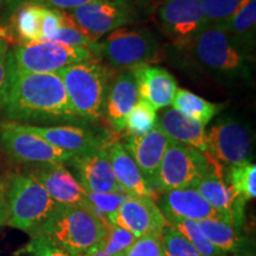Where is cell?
I'll return each mask as SVG.
<instances>
[{
	"instance_id": "32",
	"label": "cell",
	"mask_w": 256,
	"mask_h": 256,
	"mask_svg": "<svg viewBox=\"0 0 256 256\" xmlns=\"http://www.w3.org/2000/svg\"><path fill=\"white\" fill-rule=\"evenodd\" d=\"M128 194L124 192H89L87 200L89 208L94 211L106 224H110L113 217Z\"/></svg>"
},
{
	"instance_id": "38",
	"label": "cell",
	"mask_w": 256,
	"mask_h": 256,
	"mask_svg": "<svg viewBox=\"0 0 256 256\" xmlns=\"http://www.w3.org/2000/svg\"><path fill=\"white\" fill-rule=\"evenodd\" d=\"M32 2L46 6V8L60 10V11H72L74 8H81V6L95 2H104V0H32Z\"/></svg>"
},
{
	"instance_id": "22",
	"label": "cell",
	"mask_w": 256,
	"mask_h": 256,
	"mask_svg": "<svg viewBox=\"0 0 256 256\" xmlns=\"http://www.w3.org/2000/svg\"><path fill=\"white\" fill-rule=\"evenodd\" d=\"M158 128L168 139L194 147L203 153L208 159L217 164L208 151L206 130L204 124L188 119L178 110L170 108L160 113L158 116Z\"/></svg>"
},
{
	"instance_id": "24",
	"label": "cell",
	"mask_w": 256,
	"mask_h": 256,
	"mask_svg": "<svg viewBox=\"0 0 256 256\" xmlns=\"http://www.w3.org/2000/svg\"><path fill=\"white\" fill-rule=\"evenodd\" d=\"M218 28L250 52L256 34V0H243L235 14Z\"/></svg>"
},
{
	"instance_id": "36",
	"label": "cell",
	"mask_w": 256,
	"mask_h": 256,
	"mask_svg": "<svg viewBox=\"0 0 256 256\" xmlns=\"http://www.w3.org/2000/svg\"><path fill=\"white\" fill-rule=\"evenodd\" d=\"M160 234H146L136 238L124 256H165Z\"/></svg>"
},
{
	"instance_id": "17",
	"label": "cell",
	"mask_w": 256,
	"mask_h": 256,
	"mask_svg": "<svg viewBox=\"0 0 256 256\" xmlns=\"http://www.w3.org/2000/svg\"><path fill=\"white\" fill-rule=\"evenodd\" d=\"M168 140V138L156 127L152 132L144 136H126L122 144L136 162L145 180L154 191L159 168Z\"/></svg>"
},
{
	"instance_id": "2",
	"label": "cell",
	"mask_w": 256,
	"mask_h": 256,
	"mask_svg": "<svg viewBox=\"0 0 256 256\" xmlns=\"http://www.w3.org/2000/svg\"><path fill=\"white\" fill-rule=\"evenodd\" d=\"M204 72L223 80L250 78L249 51L236 43L223 28L206 25L186 49Z\"/></svg>"
},
{
	"instance_id": "6",
	"label": "cell",
	"mask_w": 256,
	"mask_h": 256,
	"mask_svg": "<svg viewBox=\"0 0 256 256\" xmlns=\"http://www.w3.org/2000/svg\"><path fill=\"white\" fill-rule=\"evenodd\" d=\"M98 58H104L115 69H136L150 66L160 55V46L147 28H120L98 42Z\"/></svg>"
},
{
	"instance_id": "19",
	"label": "cell",
	"mask_w": 256,
	"mask_h": 256,
	"mask_svg": "<svg viewBox=\"0 0 256 256\" xmlns=\"http://www.w3.org/2000/svg\"><path fill=\"white\" fill-rule=\"evenodd\" d=\"M198 194L209 206L216 210L224 220L235 224L238 228L242 224L246 203L238 200L232 188L215 171L206 174L196 186Z\"/></svg>"
},
{
	"instance_id": "42",
	"label": "cell",
	"mask_w": 256,
	"mask_h": 256,
	"mask_svg": "<svg viewBox=\"0 0 256 256\" xmlns=\"http://www.w3.org/2000/svg\"><path fill=\"white\" fill-rule=\"evenodd\" d=\"M86 256H112V255L107 254V252H104L102 250V249L100 248V246H98V248L92 249V250L90 252H88V254L86 255Z\"/></svg>"
},
{
	"instance_id": "15",
	"label": "cell",
	"mask_w": 256,
	"mask_h": 256,
	"mask_svg": "<svg viewBox=\"0 0 256 256\" xmlns=\"http://www.w3.org/2000/svg\"><path fill=\"white\" fill-rule=\"evenodd\" d=\"M69 164L75 170L74 176L86 191L124 192L114 177L104 146L84 154L75 156Z\"/></svg>"
},
{
	"instance_id": "14",
	"label": "cell",
	"mask_w": 256,
	"mask_h": 256,
	"mask_svg": "<svg viewBox=\"0 0 256 256\" xmlns=\"http://www.w3.org/2000/svg\"><path fill=\"white\" fill-rule=\"evenodd\" d=\"M112 223L126 229L136 238L146 234L162 232L166 220L158 204L151 197L127 196Z\"/></svg>"
},
{
	"instance_id": "16",
	"label": "cell",
	"mask_w": 256,
	"mask_h": 256,
	"mask_svg": "<svg viewBox=\"0 0 256 256\" xmlns=\"http://www.w3.org/2000/svg\"><path fill=\"white\" fill-rule=\"evenodd\" d=\"M16 126L25 132L34 134L49 142L50 145L72 153L74 156L84 154L102 147L101 140L84 128L74 124H60V126H37L14 122Z\"/></svg>"
},
{
	"instance_id": "30",
	"label": "cell",
	"mask_w": 256,
	"mask_h": 256,
	"mask_svg": "<svg viewBox=\"0 0 256 256\" xmlns=\"http://www.w3.org/2000/svg\"><path fill=\"white\" fill-rule=\"evenodd\" d=\"M165 220L166 223L177 229L197 249L202 256H224V252L217 249L204 236L197 222L184 218H176V217H168Z\"/></svg>"
},
{
	"instance_id": "33",
	"label": "cell",
	"mask_w": 256,
	"mask_h": 256,
	"mask_svg": "<svg viewBox=\"0 0 256 256\" xmlns=\"http://www.w3.org/2000/svg\"><path fill=\"white\" fill-rule=\"evenodd\" d=\"M106 229L107 232L100 248L112 256H124L128 249L136 241V238L133 234L113 223L108 224Z\"/></svg>"
},
{
	"instance_id": "23",
	"label": "cell",
	"mask_w": 256,
	"mask_h": 256,
	"mask_svg": "<svg viewBox=\"0 0 256 256\" xmlns=\"http://www.w3.org/2000/svg\"><path fill=\"white\" fill-rule=\"evenodd\" d=\"M139 98L136 81L130 72L121 74L108 86L104 112L114 130H124V120Z\"/></svg>"
},
{
	"instance_id": "41",
	"label": "cell",
	"mask_w": 256,
	"mask_h": 256,
	"mask_svg": "<svg viewBox=\"0 0 256 256\" xmlns=\"http://www.w3.org/2000/svg\"><path fill=\"white\" fill-rule=\"evenodd\" d=\"M8 206H6V202H4V203H0V226L8 224Z\"/></svg>"
},
{
	"instance_id": "21",
	"label": "cell",
	"mask_w": 256,
	"mask_h": 256,
	"mask_svg": "<svg viewBox=\"0 0 256 256\" xmlns=\"http://www.w3.org/2000/svg\"><path fill=\"white\" fill-rule=\"evenodd\" d=\"M106 151L108 153L114 177L124 194L128 196L151 197L154 200V190L145 180L122 142L110 144Z\"/></svg>"
},
{
	"instance_id": "9",
	"label": "cell",
	"mask_w": 256,
	"mask_h": 256,
	"mask_svg": "<svg viewBox=\"0 0 256 256\" xmlns=\"http://www.w3.org/2000/svg\"><path fill=\"white\" fill-rule=\"evenodd\" d=\"M208 151L220 166L252 162V132L250 127L235 116L220 118L206 132Z\"/></svg>"
},
{
	"instance_id": "39",
	"label": "cell",
	"mask_w": 256,
	"mask_h": 256,
	"mask_svg": "<svg viewBox=\"0 0 256 256\" xmlns=\"http://www.w3.org/2000/svg\"><path fill=\"white\" fill-rule=\"evenodd\" d=\"M10 80V66L8 60V54L0 57V110L4 102L6 90H8Z\"/></svg>"
},
{
	"instance_id": "35",
	"label": "cell",
	"mask_w": 256,
	"mask_h": 256,
	"mask_svg": "<svg viewBox=\"0 0 256 256\" xmlns=\"http://www.w3.org/2000/svg\"><path fill=\"white\" fill-rule=\"evenodd\" d=\"M160 235L165 256H202L197 249L170 224L162 228Z\"/></svg>"
},
{
	"instance_id": "5",
	"label": "cell",
	"mask_w": 256,
	"mask_h": 256,
	"mask_svg": "<svg viewBox=\"0 0 256 256\" xmlns=\"http://www.w3.org/2000/svg\"><path fill=\"white\" fill-rule=\"evenodd\" d=\"M6 206L8 226L31 235L42 228L58 206L42 184L28 174H12L8 178Z\"/></svg>"
},
{
	"instance_id": "4",
	"label": "cell",
	"mask_w": 256,
	"mask_h": 256,
	"mask_svg": "<svg viewBox=\"0 0 256 256\" xmlns=\"http://www.w3.org/2000/svg\"><path fill=\"white\" fill-rule=\"evenodd\" d=\"M62 80L76 116L96 121L104 113L110 74L96 60L76 63L56 72Z\"/></svg>"
},
{
	"instance_id": "43",
	"label": "cell",
	"mask_w": 256,
	"mask_h": 256,
	"mask_svg": "<svg viewBox=\"0 0 256 256\" xmlns=\"http://www.w3.org/2000/svg\"><path fill=\"white\" fill-rule=\"evenodd\" d=\"M6 202V183L0 180V203Z\"/></svg>"
},
{
	"instance_id": "1",
	"label": "cell",
	"mask_w": 256,
	"mask_h": 256,
	"mask_svg": "<svg viewBox=\"0 0 256 256\" xmlns=\"http://www.w3.org/2000/svg\"><path fill=\"white\" fill-rule=\"evenodd\" d=\"M0 112L12 122H69L78 119L57 74L20 72L11 66Z\"/></svg>"
},
{
	"instance_id": "25",
	"label": "cell",
	"mask_w": 256,
	"mask_h": 256,
	"mask_svg": "<svg viewBox=\"0 0 256 256\" xmlns=\"http://www.w3.org/2000/svg\"><path fill=\"white\" fill-rule=\"evenodd\" d=\"M171 106L174 110H178L188 119L197 121L204 126L209 124L224 107L223 104H212L183 88L177 89Z\"/></svg>"
},
{
	"instance_id": "27",
	"label": "cell",
	"mask_w": 256,
	"mask_h": 256,
	"mask_svg": "<svg viewBox=\"0 0 256 256\" xmlns=\"http://www.w3.org/2000/svg\"><path fill=\"white\" fill-rule=\"evenodd\" d=\"M46 6L30 2L16 10L14 31L22 44L42 40V25Z\"/></svg>"
},
{
	"instance_id": "13",
	"label": "cell",
	"mask_w": 256,
	"mask_h": 256,
	"mask_svg": "<svg viewBox=\"0 0 256 256\" xmlns=\"http://www.w3.org/2000/svg\"><path fill=\"white\" fill-rule=\"evenodd\" d=\"M28 174L42 184L57 206L89 208L87 191L64 164L40 165Z\"/></svg>"
},
{
	"instance_id": "45",
	"label": "cell",
	"mask_w": 256,
	"mask_h": 256,
	"mask_svg": "<svg viewBox=\"0 0 256 256\" xmlns=\"http://www.w3.org/2000/svg\"><path fill=\"white\" fill-rule=\"evenodd\" d=\"M2 8H4V4H2V0H0V11H2Z\"/></svg>"
},
{
	"instance_id": "10",
	"label": "cell",
	"mask_w": 256,
	"mask_h": 256,
	"mask_svg": "<svg viewBox=\"0 0 256 256\" xmlns=\"http://www.w3.org/2000/svg\"><path fill=\"white\" fill-rule=\"evenodd\" d=\"M0 147L16 162L25 164H69L74 154L22 130L12 121L0 122Z\"/></svg>"
},
{
	"instance_id": "8",
	"label": "cell",
	"mask_w": 256,
	"mask_h": 256,
	"mask_svg": "<svg viewBox=\"0 0 256 256\" xmlns=\"http://www.w3.org/2000/svg\"><path fill=\"white\" fill-rule=\"evenodd\" d=\"M96 58L90 50L50 40L19 44L8 51L10 66L16 72L30 74H56L72 64Z\"/></svg>"
},
{
	"instance_id": "34",
	"label": "cell",
	"mask_w": 256,
	"mask_h": 256,
	"mask_svg": "<svg viewBox=\"0 0 256 256\" xmlns=\"http://www.w3.org/2000/svg\"><path fill=\"white\" fill-rule=\"evenodd\" d=\"M206 25L220 26L226 23L243 0H200Z\"/></svg>"
},
{
	"instance_id": "18",
	"label": "cell",
	"mask_w": 256,
	"mask_h": 256,
	"mask_svg": "<svg viewBox=\"0 0 256 256\" xmlns=\"http://www.w3.org/2000/svg\"><path fill=\"white\" fill-rule=\"evenodd\" d=\"M136 81L139 98L156 110L171 106L178 84L171 72L160 66H144L130 70Z\"/></svg>"
},
{
	"instance_id": "40",
	"label": "cell",
	"mask_w": 256,
	"mask_h": 256,
	"mask_svg": "<svg viewBox=\"0 0 256 256\" xmlns=\"http://www.w3.org/2000/svg\"><path fill=\"white\" fill-rule=\"evenodd\" d=\"M30 2L32 0H2V4H4V8H8V11H16L22 5Z\"/></svg>"
},
{
	"instance_id": "20",
	"label": "cell",
	"mask_w": 256,
	"mask_h": 256,
	"mask_svg": "<svg viewBox=\"0 0 256 256\" xmlns=\"http://www.w3.org/2000/svg\"><path fill=\"white\" fill-rule=\"evenodd\" d=\"M156 204L165 218L176 217L194 222L206 218H223L204 200L194 188L162 192Z\"/></svg>"
},
{
	"instance_id": "3",
	"label": "cell",
	"mask_w": 256,
	"mask_h": 256,
	"mask_svg": "<svg viewBox=\"0 0 256 256\" xmlns=\"http://www.w3.org/2000/svg\"><path fill=\"white\" fill-rule=\"evenodd\" d=\"M107 226L90 208L58 206L37 232L70 256H86L104 241Z\"/></svg>"
},
{
	"instance_id": "11",
	"label": "cell",
	"mask_w": 256,
	"mask_h": 256,
	"mask_svg": "<svg viewBox=\"0 0 256 256\" xmlns=\"http://www.w3.org/2000/svg\"><path fill=\"white\" fill-rule=\"evenodd\" d=\"M158 18L165 36L180 50L186 49L206 25L200 0H164Z\"/></svg>"
},
{
	"instance_id": "31",
	"label": "cell",
	"mask_w": 256,
	"mask_h": 256,
	"mask_svg": "<svg viewBox=\"0 0 256 256\" xmlns=\"http://www.w3.org/2000/svg\"><path fill=\"white\" fill-rule=\"evenodd\" d=\"M50 42L66 44V46L81 48V49L90 50L96 55L98 51V42L90 40L87 34L76 25L72 18L70 17L66 11H63V24L58 28L55 36L51 38ZM98 56V55H96Z\"/></svg>"
},
{
	"instance_id": "44",
	"label": "cell",
	"mask_w": 256,
	"mask_h": 256,
	"mask_svg": "<svg viewBox=\"0 0 256 256\" xmlns=\"http://www.w3.org/2000/svg\"><path fill=\"white\" fill-rule=\"evenodd\" d=\"M8 43H6V42L2 40V37H0V57L6 55V54H8Z\"/></svg>"
},
{
	"instance_id": "29",
	"label": "cell",
	"mask_w": 256,
	"mask_h": 256,
	"mask_svg": "<svg viewBox=\"0 0 256 256\" xmlns=\"http://www.w3.org/2000/svg\"><path fill=\"white\" fill-rule=\"evenodd\" d=\"M156 127H158L156 110L142 98H139L124 120V130H126V136H144L152 132Z\"/></svg>"
},
{
	"instance_id": "28",
	"label": "cell",
	"mask_w": 256,
	"mask_h": 256,
	"mask_svg": "<svg viewBox=\"0 0 256 256\" xmlns=\"http://www.w3.org/2000/svg\"><path fill=\"white\" fill-rule=\"evenodd\" d=\"M238 200L244 203L256 197V166L252 162L229 166L226 179Z\"/></svg>"
},
{
	"instance_id": "37",
	"label": "cell",
	"mask_w": 256,
	"mask_h": 256,
	"mask_svg": "<svg viewBox=\"0 0 256 256\" xmlns=\"http://www.w3.org/2000/svg\"><path fill=\"white\" fill-rule=\"evenodd\" d=\"M24 252L28 256H70L42 232L32 234Z\"/></svg>"
},
{
	"instance_id": "12",
	"label": "cell",
	"mask_w": 256,
	"mask_h": 256,
	"mask_svg": "<svg viewBox=\"0 0 256 256\" xmlns=\"http://www.w3.org/2000/svg\"><path fill=\"white\" fill-rule=\"evenodd\" d=\"M76 25L94 42L132 23L134 14L126 0H104L66 11Z\"/></svg>"
},
{
	"instance_id": "26",
	"label": "cell",
	"mask_w": 256,
	"mask_h": 256,
	"mask_svg": "<svg viewBox=\"0 0 256 256\" xmlns=\"http://www.w3.org/2000/svg\"><path fill=\"white\" fill-rule=\"evenodd\" d=\"M197 224L209 242L224 254L241 248L242 238L235 224L223 218H206L198 220Z\"/></svg>"
},
{
	"instance_id": "7",
	"label": "cell",
	"mask_w": 256,
	"mask_h": 256,
	"mask_svg": "<svg viewBox=\"0 0 256 256\" xmlns=\"http://www.w3.org/2000/svg\"><path fill=\"white\" fill-rule=\"evenodd\" d=\"M212 171L222 177L220 166L208 159L203 153L170 139L159 168L156 190L166 192L194 188Z\"/></svg>"
}]
</instances>
